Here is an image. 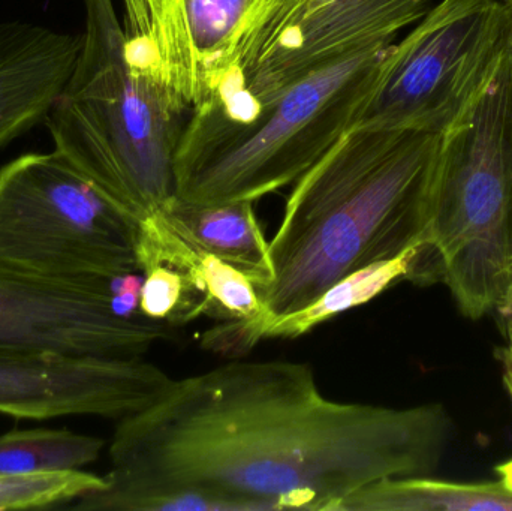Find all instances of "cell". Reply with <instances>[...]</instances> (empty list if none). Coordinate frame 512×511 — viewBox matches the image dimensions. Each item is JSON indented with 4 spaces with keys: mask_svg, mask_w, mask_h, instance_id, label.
I'll use <instances>...</instances> for the list:
<instances>
[{
    "mask_svg": "<svg viewBox=\"0 0 512 511\" xmlns=\"http://www.w3.org/2000/svg\"><path fill=\"white\" fill-rule=\"evenodd\" d=\"M450 437L441 404H345L325 398L304 363H227L171 380L123 417L107 486L72 509L138 511L155 495L195 492L231 511H336L370 483L435 473Z\"/></svg>",
    "mask_w": 512,
    "mask_h": 511,
    "instance_id": "cell-1",
    "label": "cell"
},
{
    "mask_svg": "<svg viewBox=\"0 0 512 511\" xmlns=\"http://www.w3.org/2000/svg\"><path fill=\"white\" fill-rule=\"evenodd\" d=\"M439 135L349 129L295 182L258 291L267 321L369 264L427 248Z\"/></svg>",
    "mask_w": 512,
    "mask_h": 511,
    "instance_id": "cell-2",
    "label": "cell"
},
{
    "mask_svg": "<svg viewBox=\"0 0 512 511\" xmlns=\"http://www.w3.org/2000/svg\"><path fill=\"white\" fill-rule=\"evenodd\" d=\"M390 45L316 69L265 99L224 81L186 120L174 195L194 204L258 201L297 182L351 129Z\"/></svg>",
    "mask_w": 512,
    "mask_h": 511,
    "instance_id": "cell-3",
    "label": "cell"
},
{
    "mask_svg": "<svg viewBox=\"0 0 512 511\" xmlns=\"http://www.w3.org/2000/svg\"><path fill=\"white\" fill-rule=\"evenodd\" d=\"M77 62L44 123L54 150L138 224L174 195L191 113L129 69L113 0H83Z\"/></svg>",
    "mask_w": 512,
    "mask_h": 511,
    "instance_id": "cell-4",
    "label": "cell"
},
{
    "mask_svg": "<svg viewBox=\"0 0 512 511\" xmlns=\"http://www.w3.org/2000/svg\"><path fill=\"white\" fill-rule=\"evenodd\" d=\"M411 281L444 282L460 312L498 311L512 282V50L492 86L442 135L427 248Z\"/></svg>",
    "mask_w": 512,
    "mask_h": 511,
    "instance_id": "cell-5",
    "label": "cell"
},
{
    "mask_svg": "<svg viewBox=\"0 0 512 511\" xmlns=\"http://www.w3.org/2000/svg\"><path fill=\"white\" fill-rule=\"evenodd\" d=\"M512 50L501 0H436L388 47L351 129L442 135L487 92Z\"/></svg>",
    "mask_w": 512,
    "mask_h": 511,
    "instance_id": "cell-6",
    "label": "cell"
},
{
    "mask_svg": "<svg viewBox=\"0 0 512 511\" xmlns=\"http://www.w3.org/2000/svg\"><path fill=\"white\" fill-rule=\"evenodd\" d=\"M138 225L56 150L0 168V263L12 269L68 281L141 273Z\"/></svg>",
    "mask_w": 512,
    "mask_h": 511,
    "instance_id": "cell-7",
    "label": "cell"
},
{
    "mask_svg": "<svg viewBox=\"0 0 512 511\" xmlns=\"http://www.w3.org/2000/svg\"><path fill=\"white\" fill-rule=\"evenodd\" d=\"M143 276L68 281L0 263V353L140 357L174 326L140 311Z\"/></svg>",
    "mask_w": 512,
    "mask_h": 511,
    "instance_id": "cell-8",
    "label": "cell"
},
{
    "mask_svg": "<svg viewBox=\"0 0 512 511\" xmlns=\"http://www.w3.org/2000/svg\"><path fill=\"white\" fill-rule=\"evenodd\" d=\"M282 0H123V54L192 113L212 98Z\"/></svg>",
    "mask_w": 512,
    "mask_h": 511,
    "instance_id": "cell-9",
    "label": "cell"
},
{
    "mask_svg": "<svg viewBox=\"0 0 512 511\" xmlns=\"http://www.w3.org/2000/svg\"><path fill=\"white\" fill-rule=\"evenodd\" d=\"M436 0H282L224 81L265 99L352 54L396 42ZM222 81V83H224Z\"/></svg>",
    "mask_w": 512,
    "mask_h": 511,
    "instance_id": "cell-10",
    "label": "cell"
},
{
    "mask_svg": "<svg viewBox=\"0 0 512 511\" xmlns=\"http://www.w3.org/2000/svg\"><path fill=\"white\" fill-rule=\"evenodd\" d=\"M171 378L140 357L0 353V416L21 420L140 413Z\"/></svg>",
    "mask_w": 512,
    "mask_h": 511,
    "instance_id": "cell-11",
    "label": "cell"
},
{
    "mask_svg": "<svg viewBox=\"0 0 512 511\" xmlns=\"http://www.w3.org/2000/svg\"><path fill=\"white\" fill-rule=\"evenodd\" d=\"M83 36L24 21L0 23V149L44 123Z\"/></svg>",
    "mask_w": 512,
    "mask_h": 511,
    "instance_id": "cell-12",
    "label": "cell"
},
{
    "mask_svg": "<svg viewBox=\"0 0 512 511\" xmlns=\"http://www.w3.org/2000/svg\"><path fill=\"white\" fill-rule=\"evenodd\" d=\"M254 204L246 200L194 204L173 195L156 212L183 239L242 270L259 291L270 281L271 264Z\"/></svg>",
    "mask_w": 512,
    "mask_h": 511,
    "instance_id": "cell-13",
    "label": "cell"
},
{
    "mask_svg": "<svg viewBox=\"0 0 512 511\" xmlns=\"http://www.w3.org/2000/svg\"><path fill=\"white\" fill-rule=\"evenodd\" d=\"M336 511H512V491L501 480L454 483L427 476L390 477L346 495Z\"/></svg>",
    "mask_w": 512,
    "mask_h": 511,
    "instance_id": "cell-14",
    "label": "cell"
},
{
    "mask_svg": "<svg viewBox=\"0 0 512 511\" xmlns=\"http://www.w3.org/2000/svg\"><path fill=\"white\" fill-rule=\"evenodd\" d=\"M421 248H411L391 260L369 264L331 285L318 299L298 311L274 318L262 338H298L337 315L366 305L400 279H409Z\"/></svg>",
    "mask_w": 512,
    "mask_h": 511,
    "instance_id": "cell-15",
    "label": "cell"
},
{
    "mask_svg": "<svg viewBox=\"0 0 512 511\" xmlns=\"http://www.w3.org/2000/svg\"><path fill=\"white\" fill-rule=\"evenodd\" d=\"M101 438L68 429H29L0 435V474L83 470L98 461Z\"/></svg>",
    "mask_w": 512,
    "mask_h": 511,
    "instance_id": "cell-16",
    "label": "cell"
},
{
    "mask_svg": "<svg viewBox=\"0 0 512 511\" xmlns=\"http://www.w3.org/2000/svg\"><path fill=\"white\" fill-rule=\"evenodd\" d=\"M107 486V479L83 470L0 474V511L56 509Z\"/></svg>",
    "mask_w": 512,
    "mask_h": 511,
    "instance_id": "cell-17",
    "label": "cell"
},
{
    "mask_svg": "<svg viewBox=\"0 0 512 511\" xmlns=\"http://www.w3.org/2000/svg\"><path fill=\"white\" fill-rule=\"evenodd\" d=\"M140 311L158 323L179 326L197 320L201 315L212 317L206 297L191 284L180 270L165 263H149L141 267Z\"/></svg>",
    "mask_w": 512,
    "mask_h": 511,
    "instance_id": "cell-18",
    "label": "cell"
},
{
    "mask_svg": "<svg viewBox=\"0 0 512 511\" xmlns=\"http://www.w3.org/2000/svg\"><path fill=\"white\" fill-rule=\"evenodd\" d=\"M505 320V335H507V345L501 350V363L504 366V384L512 401V314L502 317Z\"/></svg>",
    "mask_w": 512,
    "mask_h": 511,
    "instance_id": "cell-19",
    "label": "cell"
},
{
    "mask_svg": "<svg viewBox=\"0 0 512 511\" xmlns=\"http://www.w3.org/2000/svg\"><path fill=\"white\" fill-rule=\"evenodd\" d=\"M495 470L498 473L499 480L512 491V459L504 462V464H499Z\"/></svg>",
    "mask_w": 512,
    "mask_h": 511,
    "instance_id": "cell-20",
    "label": "cell"
},
{
    "mask_svg": "<svg viewBox=\"0 0 512 511\" xmlns=\"http://www.w3.org/2000/svg\"><path fill=\"white\" fill-rule=\"evenodd\" d=\"M498 312L502 315V317L512 314V282L510 285V290H508L507 296H505L504 303H502L501 308L498 309Z\"/></svg>",
    "mask_w": 512,
    "mask_h": 511,
    "instance_id": "cell-21",
    "label": "cell"
},
{
    "mask_svg": "<svg viewBox=\"0 0 512 511\" xmlns=\"http://www.w3.org/2000/svg\"><path fill=\"white\" fill-rule=\"evenodd\" d=\"M501 2H504L505 5L508 6V8L512 9V0H501Z\"/></svg>",
    "mask_w": 512,
    "mask_h": 511,
    "instance_id": "cell-22",
    "label": "cell"
}]
</instances>
